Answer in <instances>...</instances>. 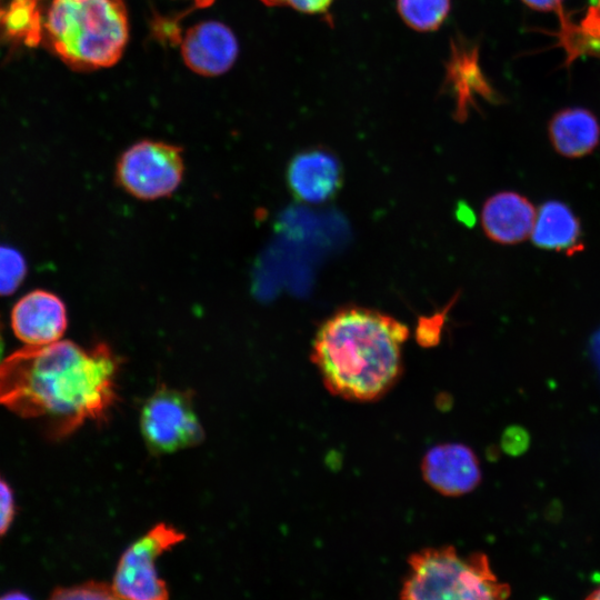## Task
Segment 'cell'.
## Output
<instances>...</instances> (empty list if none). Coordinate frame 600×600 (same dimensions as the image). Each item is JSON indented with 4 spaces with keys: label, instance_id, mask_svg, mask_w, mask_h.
<instances>
[{
    "label": "cell",
    "instance_id": "cell-1",
    "mask_svg": "<svg viewBox=\"0 0 600 600\" xmlns=\"http://www.w3.org/2000/svg\"><path fill=\"white\" fill-rule=\"evenodd\" d=\"M120 360L104 342L89 349L69 340L26 346L0 362V403L41 419L62 438L87 422L104 421L114 407Z\"/></svg>",
    "mask_w": 600,
    "mask_h": 600
},
{
    "label": "cell",
    "instance_id": "cell-2",
    "mask_svg": "<svg viewBox=\"0 0 600 600\" xmlns=\"http://www.w3.org/2000/svg\"><path fill=\"white\" fill-rule=\"evenodd\" d=\"M408 327L380 311L346 307L318 329L311 360L327 390L350 401L384 396L402 372Z\"/></svg>",
    "mask_w": 600,
    "mask_h": 600
},
{
    "label": "cell",
    "instance_id": "cell-3",
    "mask_svg": "<svg viewBox=\"0 0 600 600\" xmlns=\"http://www.w3.org/2000/svg\"><path fill=\"white\" fill-rule=\"evenodd\" d=\"M44 34L58 57L79 70L113 66L129 38L121 0H52Z\"/></svg>",
    "mask_w": 600,
    "mask_h": 600
},
{
    "label": "cell",
    "instance_id": "cell-4",
    "mask_svg": "<svg viewBox=\"0 0 600 600\" xmlns=\"http://www.w3.org/2000/svg\"><path fill=\"white\" fill-rule=\"evenodd\" d=\"M400 600H510L482 552L460 554L453 547L428 548L409 560Z\"/></svg>",
    "mask_w": 600,
    "mask_h": 600
},
{
    "label": "cell",
    "instance_id": "cell-5",
    "mask_svg": "<svg viewBox=\"0 0 600 600\" xmlns=\"http://www.w3.org/2000/svg\"><path fill=\"white\" fill-rule=\"evenodd\" d=\"M139 426L147 448L157 456L192 448L204 438L192 392L167 384L143 402Z\"/></svg>",
    "mask_w": 600,
    "mask_h": 600
},
{
    "label": "cell",
    "instance_id": "cell-6",
    "mask_svg": "<svg viewBox=\"0 0 600 600\" xmlns=\"http://www.w3.org/2000/svg\"><path fill=\"white\" fill-rule=\"evenodd\" d=\"M184 174L183 151L163 141L144 139L127 148L116 163L114 178L128 194L143 201L171 196Z\"/></svg>",
    "mask_w": 600,
    "mask_h": 600
},
{
    "label": "cell",
    "instance_id": "cell-7",
    "mask_svg": "<svg viewBox=\"0 0 600 600\" xmlns=\"http://www.w3.org/2000/svg\"><path fill=\"white\" fill-rule=\"evenodd\" d=\"M184 539L181 530L166 522L150 528L120 556L111 582L116 592L123 600H169L168 584L156 563Z\"/></svg>",
    "mask_w": 600,
    "mask_h": 600
},
{
    "label": "cell",
    "instance_id": "cell-8",
    "mask_svg": "<svg viewBox=\"0 0 600 600\" xmlns=\"http://www.w3.org/2000/svg\"><path fill=\"white\" fill-rule=\"evenodd\" d=\"M423 480L447 497L469 493L481 481L479 460L466 444L449 442L430 448L422 458Z\"/></svg>",
    "mask_w": 600,
    "mask_h": 600
},
{
    "label": "cell",
    "instance_id": "cell-9",
    "mask_svg": "<svg viewBox=\"0 0 600 600\" xmlns=\"http://www.w3.org/2000/svg\"><path fill=\"white\" fill-rule=\"evenodd\" d=\"M68 326L63 301L52 292L33 290L23 296L11 312V327L27 346L59 341Z\"/></svg>",
    "mask_w": 600,
    "mask_h": 600
},
{
    "label": "cell",
    "instance_id": "cell-10",
    "mask_svg": "<svg viewBox=\"0 0 600 600\" xmlns=\"http://www.w3.org/2000/svg\"><path fill=\"white\" fill-rule=\"evenodd\" d=\"M184 63L194 72L212 77L228 71L238 54L232 31L221 22L204 21L190 28L182 39Z\"/></svg>",
    "mask_w": 600,
    "mask_h": 600
},
{
    "label": "cell",
    "instance_id": "cell-11",
    "mask_svg": "<svg viewBox=\"0 0 600 600\" xmlns=\"http://www.w3.org/2000/svg\"><path fill=\"white\" fill-rule=\"evenodd\" d=\"M287 178L298 200L319 204L331 199L341 187L342 169L332 152L316 148L291 159Z\"/></svg>",
    "mask_w": 600,
    "mask_h": 600
},
{
    "label": "cell",
    "instance_id": "cell-12",
    "mask_svg": "<svg viewBox=\"0 0 600 600\" xmlns=\"http://www.w3.org/2000/svg\"><path fill=\"white\" fill-rule=\"evenodd\" d=\"M536 216L534 206L524 196L514 191H501L484 202L481 226L492 241L516 244L529 238Z\"/></svg>",
    "mask_w": 600,
    "mask_h": 600
},
{
    "label": "cell",
    "instance_id": "cell-13",
    "mask_svg": "<svg viewBox=\"0 0 600 600\" xmlns=\"http://www.w3.org/2000/svg\"><path fill=\"white\" fill-rule=\"evenodd\" d=\"M530 237L536 247L568 256L583 249L579 219L568 204L558 200L540 206Z\"/></svg>",
    "mask_w": 600,
    "mask_h": 600
},
{
    "label": "cell",
    "instance_id": "cell-14",
    "mask_svg": "<svg viewBox=\"0 0 600 600\" xmlns=\"http://www.w3.org/2000/svg\"><path fill=\"white\" fill-rule=\"evenodd\" d=\"M549 139L554 150L567 158L591 153L600 141V123L584 108H566L549 121Z\"/></svg>",
    "mask_w": 600,
    "mask_h": 600
},
{
    "label": "cell",
    "instance_id": "cell-15",
    "mask_svg": "<svg viewBox=\"0 0 600 600\" xmlns=\"http://www.w3.org/2000/svg\"><path fill=\"white\" fill-rule=\"evenodd\" d=\"M447 68V83L454 96L456 117H467L476 96L492 97L490 88L478 67L473 49L460 42L452 43Z\"/></svg>",
    "mask_w": 600,
    "mask_h": 600
},
{
    "label": "cell",
    "instance_id": "cell-16",
    "mask_svg": "<svg viewBox=\"0 0 600 600\" xmlns=\"http://www.w3.org/2000/svg\"><path fill=\"white\" fill-rule=\"evenodd\" d=\"M0 27L12 42L36 47L44 32L41 0H7Z\"/></svg>",
    "mask_w": 600,
    "mask_h": 600
},
{
    "label": "cell",
    "instance_id": "cell-17",
    "mask_svg": "<svg viewBox=\"0 0 600 600\" xmlns=\"http://www.w3.org/2000/svg\"><path fill=\"white\" fill-rule=\"evenodd\" d=\"M451 0H397V10L404 23L413 30L429 32L446 21Z\"/></svg>",
    "mask_w": 600,
    "mask_h": 600
},
{
    "label": "cell",
    "instance_id": "cell-18",
    "mask_svg": "<svg viewBox=\"0 0 600 600\" xmlns=\"http://www.w3.org/2000/svg\"><path fill=\"white\" fill-rule=\"evenodd\" d=\"M27 273L22 254L8 246H0V296L13 293Z\"/></svg>",
    "mask_w": 600,
    "mask_h": 600
},
{
    "label": "cell",
    "instance_id": "cell-19",
    "mask_svg": "<svg viewBox=\"0 0 600 600\" xmlns=\"http://www.w3.org/2000/svg\"><path fill=\"white\" fill-rule=\"evenodd\" d=\"M48 600H123L111 583L86 581L70 587L56 588Z\"/></svg>",
    "mask_w": 600,
    "mask_h": 600
},
{
    "label": "cell",
    "instance_id": "cell-20",
    "mask_svg": "<svg viewBox=\"0 0 600 600\" xmlns=\"http://www.w3.org/2000/svg\"><path fill=\"white\" fill-rule=\"evenodd\" d=\"M444 314L446 312H439L432 317L421 318L419 320L416 338L420 346L429 348L439 343Z\"/></svg>",
    "mask_w": 600,
    "mask_h": 600
},
{
    "label": "cell",
    "instance_id": "cell-21",
    "mask_svg": "<svg viewBox=\"0 0 600 600\" xmlns=\"http://www.w3.org/2000/svg\"><path fill=\"white\" fill-rule=\"evenodd\" d=\"M269 7H290L300 12L310 14L326 13L333 0H261Z\"/></svg>",
    "mask_w": 600,
    "mask_h": 600
},
{
    "label": "cell",
    "instance_id": "cell-22",
    "mask_svg": "<svg viewBox=\"0 0 600 600\" xmlns=\"http://www.w3.org/2000/svg\"><path fill=\"white\" fill-rule=\"evenodd\" d=\"M14 516V502L10 487L0 478V536L9 529Z\"/></svg>",
    "mask_w": 600,
    "mask_h": 600
},
{
    "label": "cell",
    "instance_id": "cell-23",
    "mask_svg": "<svg viewBox=\"0 0 600 600\" xmlns=\"http://www.w3.org/2000/svg\"><path fill=\"white\" fill-rule=\"evenodd\" d=\"M527 436L521 434V429L511 428L503 434L502 444L508 452L520 451L522 447H526Z\"/></svg>",
    "mask_w": 600,
    "mask_h": 600
},
{
    "label": "cell",
    "instance_id": "cell-24",
    "mask_svg": "<svg viewBox=\"0 0 600 600\" xmlns=\"http://www.w3.org/2000/svg\"><path fill=\"white\" fill-rule=\"evenodd\" d=\"M526 6L533 10L557 12L562 17L563 0H521Z\"/></svg>",
    "mask_w": 600,
    "mask_h": 600
},
{
    "label": "cell",
    "instance_id": "cell-25",
    "mask_svg": "<svg viewBox=\"0 0 600 600\" xmlns=\"http://www.w3.org/2000/svg\"><path fill=\"white\" fill-rule=\"evenodd\" d=\"M0 600H32L21 591H9L0 596Z\"/></svg>",
    "mask_w": 600,
    "mask_h": 600
},
{
    "label": "cell",
    "instance_id": "cell-26",
    "mask_svg": "<svg viewBox=\"0 0 600 600\" xmlns=\"http://www.w3.org/2000/svg\"><path fill=\"white\" fill-rule=\"evenodd\" d=\"M198 8H206L212 4L214 0H192Z\"/></svg>",
    "mask_w": 600,
    "mask_h": 600
},
{
    "label": "cell",
    "instance_id": "cell-27",
    "mask_svg": "<svg viewBox=\"0 0 600 600\" xmlns=\"http://www.w3.org/2000/svg\"><path fill=\"white\" fill-rule=\"evenodd\" d=\"M586 600H600V586L596 588Z\"/></svg>",
    "mask_w": 600,
    "mask_h": 600
},
{
    "label": "cell",
    "instance_id": "cell-28",
    "mask_svg": "<svg viewBox=\"0 0 600 600\" xmlns=\"http://www.w3.org/2000/svg\"><path fill=\"white\" fill-rule=\"evenodd\" d=\"M7 0H0V20L2 18Z\"/></svg>",
    "mask_w": 600,
    "mask_h": 600
},
{
    "label": "cell",
    "instance_id": "cell-29",
    "mask_svg": "<svg viewBox=\"0 0 600 600\" xmlns=\"http://www.w3.org/2000/svg\"><path fill=\"white\" fill-rule=\"evenodd\" d=\"M2 351H3V341H2L1 327H0V359H1V356H2Z\"/></svg>",
    "mask_w": 600,
    "mask_h": 600
}]
</instances>
